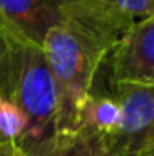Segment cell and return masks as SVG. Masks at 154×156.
Returning <instances> with one entry per match:
<instances>
[{
  "instance_id": "1",
  "label": "cell",
  "mask_w": 154,
  "mask_h": 156,
  "mask_svg": "<svg viewBox=\"0 0 154 156\" xmlns=\"http://www.w3.org/2000/svg\"><path fill=\"white\" fill-rule=\"evenodd\" d=\"M132 22L103 0H76L49 29L42 49L56 83V133L78 131L82 105L102 62Z\"/></svg>"
},
{
  "instance_id": "2",
  "label": "cell",
  "mask_w": 154,
  "mask_h": 156,
  "mask_svg": "<svg viewBox=\"0 0 154 156\" xmlns=\"http://www.w3.org/2000/svg\"><path fill=\"white\" fill-rule=\"evenodd\" d=\"M7 40L9 71L4 96L15 102L26 118V133L20 145L24 151H29L56 133V83L40 45L13 35H7Z\"/></svg>"
},
{
  "instance_id": "3",
  "label": "cell",
  "mask_w": 154,
  "mask_h": 156,
  "mask_svg": "<svg viewBox=\"0 0 154 156\" xmlns=\"http://www.w3.org/2000/svg\"><path fill=\"white\" fill-rule=\"evenodd\" d=\"M120 125L111 138L120 156H138L154 133V85L114 83Z\"/></svg>"
},
{
  "instance_id": "4",
  "label": "cell",
  "mask_w": 154,
  "mask_h": 156,
  "mask_svg": "<svg viewBox=\"0 0 154 156\" xmlns=\"http://www.w3.org/2000/svg\"><path fill=\"white\" fill-rule=\"evenodd\" d=\"M111 53L114 83L154 85V16L134 20Z\"/></svg>"
},
{
  "instance_id": "5",
  "label": "cell",
  "mask_w": 154,
  "mask_h": 156,
  "mask_svg": "<svg viewBox=\"0 0 154 156\" xmlns=\"http://www.w3.org/2000/svg\"><path fill=\"white\" fill-rule=\"evenodd\" d=\"M73 2L76 0H0V27L42 47L49 29L62 22Z\"/></svg>"
},
{
  "instance_id": "6",
  "label": "cell",
  "mask_w": 154,
  "mask_h": 156,
  "mask_svg": "<svg viewBox=\"0 0 154 156\" xmlns=\"http://www.w3.org/2000/svg\"><path fill=\"white\" fill-rule=\"evenodd\" d=\"M27 156H120L109 136L78 129L73 133H54L47 140L26 151Z\"/></svg>"
},
{
  "instance_id": "7",
  "label": "cell",
  "mask_w": 154,
  "mask_h": 156,
  "mask_svg": "<svg viewBox=\"0 0 154 156\" xmlns=\"http://www.w3.org/2000/svg\"><path fill=\"white\" fill-rule=\"evenodd\" d=\"M118 125H120V105L116 98L94 94L91 91V94L82 105L78 116V129H89L113 138L118 131Z\"/></svg>"
},
{
  "instance_id": "8",
  "label": "cell",
  "mask_w": 154,
  "mask_h": 156,
  "mask_svg": "<svg viewBox=\"0 0 154 156\" xmlns=\"http://www.w3.org/2000/svg\"><path fill=\"white\" fill-rule=\"evenodd\" d=\"M26 133V118L7 96H0V142L20 144Z\"/></svg>"
},
{
  "instance_id": "9",
  "label": "cell",
  "mask_w": 154,
  "mask_h": 156,
  "mask_svg": "<svg viewBox=\"0 0 154 156\" xmlns=\"http://www.w3.org/2000/svg\"><path fill=\"white\" fill-rule=\"evenodd\" d=\"M132 20L154 16V0H103Z\"/></svg>"
},
{
  "instance_id": "10",
  "label": "cell",
  "mask_w": 154,
  "mask_h": 156,
  "mask_svg": "<svg viewBox=\"0 0 154 156\" xmlns=\"http://www.w3.org/2000/svg\"><path fill=\"white\" fill-rule=\"evenodd\" d=\"M7 71H9V40L5 31L0 27V96L5 94Z\"/></svg>"
},
{
  "instance_id": "11",
  "label": "cell",
  "mask_w": 154,
  "mask_h": 156,
  "mask_svg": "<svg viewBox=\"0 0 154 156\" xmlns=\"http://www.w3.org/2000/svg\"><path fill=\"white\" fill-rule=\"evenodd\" d=\"M0 156H27L16 142H0Z\"/></svg>"
},
{
  "instance_id": "12",
  "label": "cell",
  "mask_w": 154,
  "mask_h": 156,
  "mask_svg": "<svg viewBox=\"0 0 154 156\" xmlns=\"http://www.w3.org/2000/svg\"><path fill=\"white\" fill-rule=\"evenodd\" d=\"M138 156H154V133L147 138V142H145L143 147L140 149Z\"/></svg>"
}]
</instances>
